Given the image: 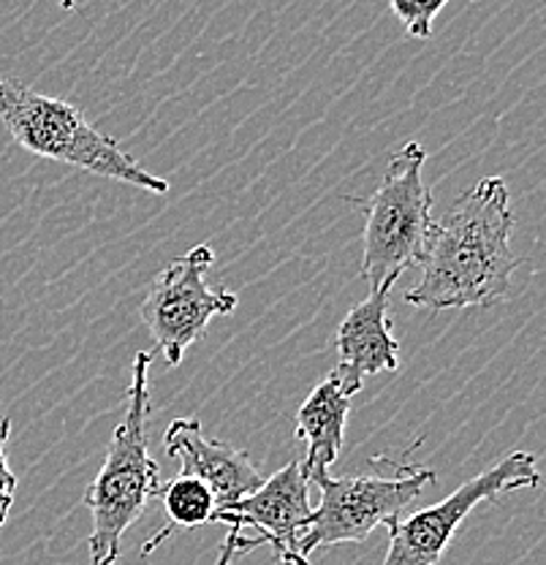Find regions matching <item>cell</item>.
Listing matches in <instances>:
<instances>
[{
  "label": "cell",
  "instance_id": "277c9868",
  "mask_svg": "<svg viewBox=\"0 0 546 565\" xmlns=\"http://www.w3.org/2000/svg\"><path fill=\"white\" fill-rule=\"evenodd\" d=\"M427 152L408 141L389 158L384 180L373 196H349L364 215L362 278L370 291H392L405 269L419 267L430 243L432 191L425 185Z\"/></svg>",
  "mask_w": 546,
  "mask_h": 565
},
{
  "label": "cell",
  "instance_id": "3957f363",
  "mask_svg": "<svg viewBox=\"0 0 546 565\" xmlns=\"http://www.w3.org/2000/svg\"><path fill=\"white\" fill-rule=\"evenodd\" d=\"M0 122L22 150L46 161L109 177L156 196L172 191L169 180L139 167L115 139L90 126L74 104L41 96L22 82L0 79Z\"/></svg>",
  "mask_w": 546,
  "mask_h": 565
},
{
  "label": "cell",
  "instance_id": "6da1fadb",
  "mask_svg": "<svg viewBox=\"0 0 546 565\" xmlns=\"http://www.w3.org/2000/svg\"><path fill=\"white\" fill-rule=\"evenodd\" d=\"M508 185L501 174L479 180L454 210L436 221L421 258V280L405 291L416 308H492L508 294L522 258L511 250L514 232Z\"/></svg>",
  "mask_w": 546,
  "mask_h": 565
},
{
  "label": "cell",
  "instance_id": "8fae6325",
  "mask_svg": "<svg viewBox=\"0 0 546 565\" xmlns=\"http://www.w3.org/2000/svg\"><path fill=\"white\" fill-rule=\"evenodd\" d=\"M351 397H354L351 386L345 384L338 370H332L299 408L293 435H297V440L308 444V451H304V457H299V462H302L308 481H313V484L329 476V468L338 462L340 449H343Z\"/></svg>",
  "mask_w": 546,
  "mask_h": 565
},
{
  "label": "cell",
  "instance_id": "8992f818",
  "mask_svg": "<svg viewBox=\"0 0 546 565\" xmlns=\"http://www.w3.org/2000/svg\"><path fill=\"white\" fill-rule=\"evenodd\" d=\"M542 484L536 457L531 451H511L501 462L454 490L440 503L421 509L410 516H397L386 522L389 530V550L381 565H438L451 539L460 530L468 514L484 500L497 498L514 490H536Z\"/></svg>",
  "mask_w": 546,
  "mask_h": 565
},
{
  "label": "cell",
  "instance_id": "7c38bea8",
  "mask_svg": "<svg viewBox=\"0 0 546 565\" xmlns=\"http://www.w3.org/2000/svg\"><path fill=\"white\" fill-rule=\"evenodd\" d=\"M156 498L163 500V509H167V527H161L158 533H152L144 541L142 555L147 557L152 550L163 544L174 530H193L202 525H213L215 514H218V500L210 492L207 484H202L193 476H174L169 484H161Z\"/></svg>",
  "mask_w": 546,
  "mask_h": 565
},
{
  "label": "cell",
  "instance_id": "4fadbf2b",
  "mask_svg": "<svg viewBox=\"0 0 546 565\" xmlns=\"http://www.w3.org/2000/svg\"><path fill=\"white\" fill-rule=\"evenodd\" d=\"M449 0H389L392 11L397 14V20L403 22L405 33L414 35V39L425 41L432 35V22H436L438 11Z\"/></svg>",
  "mask_w": 546,
  "mask_h": 565
},
{
  "label": "cell",
  "instance_id": "5b68a950",
  "mask_svg": "<svg viewBox=\"0 0 546 565\" xmlns=\"http://www.w3.org/2000/svg\"><path fill=\"white\" fill-rule=\"evenodd\" d=\"M389 462L392 476H324L319 479L321 503L313 509L310 525L302 535L304 557L338 544H362L375 527L403 516L410 500L419 498L425 487L438 479L436 470L414 462Z\"/></svg>",
  "mask_w": 546,
  "mask_h": 565
},
{
  "label": "cell",
  "instance_id": "2e32d148",
  "mask_svg": "<svg viewBox=\"0 0 546 565\" xmlns=\"http://www.w3.org/2000/svg\"><path fill=\"white\" fill-rule=\"evenodd\" d=\"M57 3H61L66 11H72L74 6H76V0H57Z\"/></svg>",
  "mask_w": 546,
  "mask_h": 565
},
{
  "label": "cell",
  "instance_id": "ba28073f",
  "mask_svg": "<svg viewBox=\"0 0 546 565\" xmlns=\"http://www.w3.org/2000/svg\"><path fill=\"white\" fill-rule=\"evenodd\" d=\"M310 516H313L310 481L297 457L278 473L264 479V484L248 498L218 511L215 522H226L228 527L239 530L256 527V541L272 546L275 561L280 565H310V557L299 550Z\"/></svg>",
  "mask_w": 546,
  "mask_h": 565
},
{
  "label": "cell",
  "instance_id": "30bf717a",
  "mask_svg": "<svg viewBox=\"0 0 546 565\" xmlns=\"http://www.w3.org/2000/svg\"><path fill=\"white\" fill-rule=\"evenodd\" d=\"M389 294L370 291L356 308L349 310L334 334L338 349V373L343 375L351 392H360L367 375L397 373L400 370V343L392 334Z\"/></svg>",
  "mask_w": 546,
  "mask_h": 565
},
{
  "label": "cell",
  "instance_id": "9c48e42d",
  "mask_svg": "<svg viewBox=\"0 0 546 565\" xmlns=\"http://www.w3.org/2000/svg\"><path fill=\"white\" fill-rule=\"evenodd\" d=\"M163 446L169 457L180 459V476H193L210 487L218 500V511L248 498L264 484V476L258 473L248 451L210 440L196 416L169 424L163 433Z\"/></svg>",
  "mask_w": 546,
  "mask_h": 565
},
{
  "label": "cell",
  "instance_id": "52a82bcc",
  "mask_svg": "<svg viewBox=\"0 0 546 565\" xmlns=\"http://www.w3.org/2000/svg\"><path fill=\"white\" fill-rule=\"evenodd\" d=\"M215 253L210 245H196L185 256L174 258L147 291L142 321L163 353L169 367H180L182 356L196 340L204 338L215 316H232L239 299L232 291H213L204 282L213 269Z\"/></svg>",
  "mask_w": 546,
  "mask_h": 565
},
{
  "label": "cell",
  "instance_id": "9a60e30c",
  "mask_svg": "<svg viewBox=\"0 0 546 565\" xmlns=\"http://www.w3.org/2000/svg\"><path fill=\"white\" fill-rule=\"evenodd\" d=\"M239 539H243V530L228 527L226 544L221 546V555H218V561H215V565H232L234 557L243 555V552H239Z\"/></svg>",
  "mask_w": 546,
  "mask_h": 565
},
{
  "label": "cell",
  "instance_id": "7a4b0ae2",
  "mask_svg": "<svg viewBox=\"0 0 546 565\" xmlns=\"http://www.w3.org/2000/svg\"><path fill=\"white\" fill-rule=\"evenodd\" d=\"M150 351H139L131 362L126 416L117 424L104 468L85 492L93 514L90 565H115L120 541L133 522L142 520L147 503L161 490V468L147 449L150 416Z\"/></svg>",
  "mask_w": 546,
  "mask_h": 565
},
{
  "label": "cell",
  "instance_id": "5bb4252c",
  "mask_svg": "<svg viewBox=\"0 0 546 565\" xmlns=\"http://www.w3.org/2000/svg\"><path fill=\"white\" fill-rule=\"evenodd\" d=\"M11 438V419L9 416H0V527L6 525L11 514V505H14L17 494V476L9 468V457H6V444Z\"/></svg>",
  "mask_w": 546,
  "mask_h": 565
}]
</instances>
